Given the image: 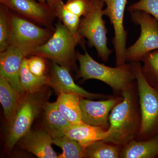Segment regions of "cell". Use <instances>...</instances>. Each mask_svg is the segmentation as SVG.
Instances as JSON below:
<instances>
[{"mask_svg":"<svg viewBox=\"0 0 158 158\" xmlns=\"http://www.w3.org/2000/svg\"><path fill=\"white\" fill-rule=\"evenodd\" d=\"M123 99L114 107L109 117V136L104 141L123 146L138 137L141 116L137 82L125 91Z\"/></svg>","mask_w":158,"mask_h":158,"instance_id":"cell-1","label":"cell"},{"mask_svg":"<svg viewBox=\"0 0 158 158\" xmlns=\"http://www.w3.org/2000/svg\"><path fill=\"white\" fill-rule=\"evenodd\" d=\"M85 54L77 53L79 63L77 77L83 81L94 79L104 82L112 88L116 96H122L125 91L136 83L131 63L111 67L99 63L88 54L83 46Z\"/></svg>","mask_w":158,"mask_h":158,"instance_id":"cell-2","label":"cell"},{"mask_svg":"<svg viewBox=\"0 0 158 158\" xmlns=\"http://www.w3.org/2000/svg\"><path fill=\"white\" fill-rule=\"evenodd\" d=\"M135 76L141 116V129L135 140H148L158 135V91L148 83L140 62H131Z\"/></svg>","mask_w":158,"mask_h":158,"instance_id":"cell-3","label":"cell"},{"mask_svg":"<svg viewBox=\"0 0 158 158\" xmlns=\"http://www.w3.org/2000/svg\"><path fill=\"white\" fill-rule=\"evenodd\" d=\"M105 4L103 0H90L88 14L81 20L77 38L81 41L83 38H87L89 47L95 48L98 57L107 62L113 51L107 46L108 30L103 19Z\"/></svg>","mask_w":158,"mask_h":158,"instance_id":"cell-4","label":"cell"},{"mask_svg":"<svg viewBox=\"0 0 158 158\" xmlns=\"http://www.w3.org/2000/svg\"><path fill=\"white\" fill-rule=\"evenodd\" d=\"M80 43L81 41L59 20L56 24L52 37L44 44L35 49L31 56L48 58L70 69L75 66L76 46Z\"/></svg>","mask_w":158,"mask_h":158,"instance_id":"cell-5","label":"cell"},{"mask_svg":"<svg viewBox=\"0 0 158 158\" xmlns=\"http://www.w3.org/2000/svg\"><path fill=\"white\" fill-rule=\"evenodd\" d=\"M10 45L20 51L26 57L45 43L53 34L54 30L43 28L36 23L11 10Z\"/></svg>","mask_w":158,"mask_h":158,"instance_id":"cell-6","label":"cell"},{"mask_svg":"<svg viewBox=\"0 0 158 158\" xmlns=\"http://www.w3.org/2000/svg\"><path fill=\"white\" fill-rule=\"evenodd\" d=\"M136 25L140 26L141 34L137 41L127 49V61L140 62L145 55L158 49V21L144 11L130 12Z\"/></svg>","mask_w":158,"mask_h":158,"instance_id":"cell-7","label":"cell"},{"mask_svg":"<svg viewBox=\"0 0 158 158\" xmlns=\"http://www.w3.org/2000/svg\"><path fill=\"white\" fill-rule=\"evenodd\" d=\"M26 93V95L22 97L10 126L6 145L8 151L11 150L15 144L31 131L32 123L38 116L42 106L41 99L36 93Z\"/></svg>","mask_w":158,"mask_h":158,"instance_id":"cell-8","label":"cell"},{"mask_svg":"<svg viewBox=\"0 0 158 158\" xmlns=\"http://www.w3.org/2000/svg\"><path fill=\"white\" fill-rule=\"evenodd\" d=\"M106 6L104 15L107 16L113 25L114 36L113 43L116 53V66L126 63V52L127 32L123 24L126 6L128 0H103Z\"/></svg>","mask_w":158,"mask_h":158,"instance_id":"cell-9","label":"cell"},{"mask_svg":"<svg viewBox=\"0 0 158 158\" xmlns=\"http://www.w3.org/2000/svg\"><path fill=\"white\" fill-rule=\"evenodd\" d=\"M0 3L31 21L55 31L56 15L46 4L35 0H0Z\"/></svg>","mask_w":158,"mask_h":158,"instance_id":"cell-10","label":"cell"},{"mask_svg":"<svg viewBox=\"0 0 158 158\" xmlns=\"http://www.w3.org/2000/svg\"><path fill=\"white\" fill-rule=\"evenodd\" d=\"M123 99V96H114L103 100L94 101L90 99L81 98L80 105L82 122L108 130L110 126V113Z\"/></svg>","mask_w":158,"mask_h":158,"instance_id":"cell-11","label":"cell"},{"mask_svg":"<svg viewBox=\"0 0 158 158\" xmlns=\"http://www.w3.org/2000/svg\"><path fill=\"white\" fill-rule=\"evenodd\" d=\"M69 70L67 67L54 62L49 77L48 85L59 94H75L81 98L90 99H106L112 97L110 95L90 93L85 90L75 83Z\"/></svg>","mask_w":158,"mask_h":158,"instance_id":"cell-12","label":"cell"},{"mask_svg":"<svg viewBox=\"0 0 158 158\" xmlns=\"http://www.w3.org/2000/svg\"><path fill=\"white\" fill-rule=\"evenodd\" d=\"M23 54L12 46H9L0 53V77L21 94L25 93L21 84L20 71L24 59Z\"/></svg>","mask_w":158,"mask_h":158,"instance_id":"cell-13","label":"cell"},{"mask_svg":"<svg viewBox=\"0 0 158 158\" xmlns=\"http://www.w3.org/2000/svg\"><path fill=\"white\" fill-rule=\"evenodd\" d=\"M53 138L45 131H30L21 139V147L39 158H58L52 146Z\"/></svg>","mask_w":158,"mask_h":158,"instance_id":"cell-14","label":"cell"},{"mask_svg":"<svg viewBox=\"0 0 158 158\" xmlns=\"http://www.w3.org/2000/svg\"><path fill=\"white\" fill-rule=\"evenodd\" d=\"M109 135L107 130L83 122L70 125L65 132V136L78 141L85 148L96 141L105 140Z\"/></svg>","mask_w":158,"mask_h":158,"instance_id":"cell-15","label":"cell"},{"mask_svg":"<svg viewBox=\"0 0 158 158\" xmlns=\"http://www.w3.org/2000/svg\"><path fill=\"white\" fill-rule=\"evenodd\" d=\"M44 125L53 139L65 136V132L71 123L59 110L56 102H48L44 106Z\"/></svg>","mask_w":158,"mask_h":158,"instance_id":"cell-16","label":"cell"},{"mask_svg":"<svg viewBox=\"0 0 158 158\" xmlns=\"http://www.w3.org/2000/svg\"><path fill=\"white\" fill-rule=\"evenodd\" d=\"M158 157V135L148 140H132L122 148L119 158H155Z\"/></svg>","mask_w":158,"mask_h":158,"instance_id":"cell-17","label":"cell"},{"mask_svg":"<svg viewBox=\"0 0 158 158\" xmlns=\"http://www.w3.org/2000/svg\"><path fill=\"white\" fill-rule=\"evenodd\" d=\"M23 95L7 80L0 77V102L9 126L12 123Z\"/></svg>","mask_w":158,"mask_h":158,"instance_id":"cell-18","label":"cell"},{"mask_svg":"<svg viewBox=\"0 0 158 158\" xmlns=\"http://www.w3.org/2000/svg\"><path fill=\"white\" fill-rule=\"evenodd\" d=\"M81 97L75 94H59L57 106L62 115L71 124L82 122Z\"/></svg>","mask_w":158,"mask_h":158,"instance_id":"cell-19","label":"cell"},{"mask_svg":"<svg viewBox=\"0 0 158 158\" xmlns=\"http://www.w3.org/2000/svg\"><path fill=\"white\" fill-rule=\"evenodd\" d=\"M21 84L25 92L27 93H37L44 85H48L49 77H38L29 70L27 57L24 59L20 71Z\"/></svg>","mask_w":158,"mask_h":158,"instance_id":"cell-20","label":"cell"},{"mask_svg":"<svg viewBox=\"0 0 158 158\" xmlns=\"http://www.w3.org/2000/svg\"><path fill=\"white\" fill-rule=\"evenodd\" d=\"M122 147L103 140L96 141L85 148V158H119Z\"/></svg>","mask_w":158,"mask_h":158,"instance_id":"cell-21","label":"cell"},{"mask_svg":"<svg viewBox=\"0 0 158 158\" xmlns=\"http://www.w3.org/2000/svg\"><path fill=\"white\" fill-rule=\"evenodd\" d=\"M141 69L148 83L158 91V49L144 56Z\"/></svg>","mask_w":158,"mask_h":158,"instance_id":"cell-22","label":"cell"},{"mask_svg":"<svg viewBox=\"0 0 158 158\" xmlns=\"http://www.w3.org/2000/svg\"><path fill=\"white\" fill-rule=\"evenodd\" d=\"M53 144L61 148L62 153L58 156L59 158H85V148L78 141L66 136L54 138Z\"/></svg>","mask_w":158,"mask_h":158,"instance_id":"cell-23","label":"cell"},{"mask_svg":"<svg viewBox=\"0 0 158 158\" xmlns=\"http://www.w3.org/2000/svg\"><path fill=\"white\" fill-rule=\"evenodd\" d=\"M54 12L56 17L58 18L73 36L78 39L77 32L81 22L80 17L69 11L65 7V4L62 0H60L54 10Z\"/></svg>","mask_w":158,"mask_h":158,"instance_id":"cell-24","label":"cell"},{"mask_svg":"<svg viewBox=\"0 0 158 158\" xmlns=\"http://www.w3.org/2000/svg\"><path fill=\"white\" fill-rule=\"evenodd\" d=\"M11 10L3 4L0 6V52L10 45L11 36Z\"/></svg>","mask_w":158,"mask_h":158,"instance_id":"cell-25","label":"cell"},{"mask_svg":"<svg viewBox=\"0 0 158 158\" xmlns=\"http://www.w3.org/2000/svg\"><path fill=\"white\" fill-rule=\"evenodd\" d=\"M127 10L129 12L144 11L158 21V0H139L129 6Z\"/></svg>","mask_w":158,"mask_h":158,"instance_id":"cell-26","label":"cell"},{"mask_svg":"<svg viewBox=\"0 0 158 158\" xmlns=\"http://www.w3.org/2000/svg\"><path fill=\"white\" fill-rule=\"evenodd\" d=\"M65 6L69 11L77 16L85 17L89 11L90 0H68Z\"/></svg>","mask_w":158,"mask_h":158,"instance_id":"cell-27","label":"cell"},{"mask_svg":"<svg viewBox=\"0 0 158 158\" xmlns=\"http://www.w3.org/2000/svg\"><path fill=\"white\" fill-rule=\"evenodd\" d=\"M29 70L34 75L38 77L46 76V63L44 57L33 55L27 59Z\"/></svg>","mask_w":158,"mask_h":158,"instance_id":"cell-28","label":"cell"},{"mask_svg":"<svg viewBox=\"0 0 158 158\" xmlns=\"http://www.w3.org/2000/svg\"><path fill=\"white\" fill-rule=\"evenodd\" d=\"M40 2L47 5L52 10H54L56 8L60 0H37Z\"/></svg>","mask_w":158,"mask_h":158,"instance_id":"cell-29","label":"cell"}]
</instances>
